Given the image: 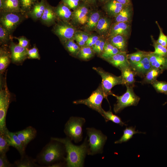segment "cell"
<instances>
[{
    "label": "cell",
    "mask_w": 167,
    "mask_h": 167,
    "mask_svg": "<svg viewBox=\"0 0 167 167\" xmlns=\"http://www.w3.org/2000/svg\"><path fill=\"white\" fill-rule=\"evenodd\" d=\"M14 38L18 41V44L20 46L25 48L28 49L30 45V41L24 36L19 37H14Z\"/></svg>",
    "instance_id": "cell-48"
},
{
    "label": "cell",
    "mask_w": 167,
    "mask_h": 167,
    "mask_svg": "<svg viewBox=\"0 0 167 167\" xmlns=\"http://www.w3.org/2000/svg\"><path fill=\"white\" fill-rule=\"evenodd\" d=\"M62 45L70 55L76 58L81 47L75 42V40H68Z\"/></svg>",
    "instance_id": "cell-33"
},
{
    "label": "cell",
    "mask_w": 167,
    "mask_h": 167,
    "mask_svg": "<svg viewBox=\"0 0 167 167\" xmlns=\"http://www.w3.org/2000/svg\"><path fill=\"white\" fill-rule=\"evenodd\" d=\"M106 39L103 37L100 44L94 50V52L98 56L100 57L103 53Z\"/></svg>",
    "instance_id": "cell-50"
},
{
    "label": "cell",
    "mask_w": 167,
    "mask_h": 167,
    "mask_svg": "<svg viewBox=\"0 0 167 167\" xmlns=\"http://www.w3.org/2000/svg\"><path fill=\"white\" fill-rule=\"evenodd\" d=\"M91 33L78 29L75 33L73 39L74 40L75 39H78L85 42L86 44Z\"/></svg>",
    "instance_id": "cell-44"
},
{
    "label": "cell",
    "mask_w": 167,
    "mask_h": 167,
    "mask_svg": "<svg viewBox=\"0 0 167 167\" xmlns=\"http://www.w3.org/2000/svg\"><path fill=\"white\" fill-rule=\"evenodd\" d=\"M54 8L47 2L44 12L40 20L41 23L48 27L53 26L58 20Z\"/></svg>",
    "instance_id": "cell-16"
},
{
    "label": "cell",
    "mask_w": 167,
    "mask_h": 167,
    "mask_svg": "<svg viewBox=\"0 0 167 167\" xmlns=\"http://www.w3.org/2000/svg\"><path fill=\"white\" fill-rule=\"evenodd\" d=\"M14 167V164H11L8 160L6 154L0 155V167Z\"/></svg>",
    "instance_id": "cell-49"
},
{
    "label": "cell",
    "mask_w": 167,
    "mask_h": 167,
    "mask_svg": "<svg viewBox=\"0 0 167 167\" xmlns=\"http://www.w3.org/2000/svg\"><path fill=\"white\" fill-rule=\"evenodd\" d=\"M38 154L35 159L39 164L49 167L63 159L65 148L64 145L59 142L51 139Z\"/></svg>",
    "instance_id": "cell-2"
},
{
    "label": "cell",
    "mask_w": 167,
    "mask_h": 167,
    "mask_svg": "<svg viewBox=\"0 0 167 167\" xmlns=\"http://www.w3.org/2000/svg\"><path fill=\"white\" fill-rule=\"evenodd\" d=\"M156 91L159 93L166 94L167 93V82L156 80L151 84Z\"/></svg>",
    "instance_id": "cell-41"
},
{
    "label": "cell",
    "mask_w": 167,
    "mask_h": 167,
    "mask_svg": "<svg viewBox=\"0 0 167 167\" xmlns=\"http://www.w3.org/2000/svg\"><path fill=\"white\" fill-rule=\"evenodd\" d=\"M148 55L138 62L130 63V66L135 72L136 75L142 78H143L147 72L152 67Z\"/></svg>",
    "instance_id": "cell-19"
},
{
    "label": "cell",
    "mask_w": 167,
    "mask_h": 167,
    "mask_svg": "<svg viewBox=\"0 0 167 167\" xmlns=\"http://www.w3.org/2000/svg\"><path fill=\"white\" fill-rule=\"evenodd\" d=\"M151 37L153 43V46L155 49L153 53L159 55L167 57V48L158 43L152 36Z\"/></svg>",
    "instance_id": "cell-40"
},
{
    "label": "cell",
    "mask_w": 167,
    "mask_h": 167,
    "mask_svg": "<svg viewBox=\"0 0 167 167\" xmlns=\"http://www.w3.org/2000/svg\"><path fill=\"white\" fill-rule=\"evenodd\" d=\"M126 87V91L122 95L118 96L113 93L112 95L117 100L113 107V111L115 113L120 112L127 107L136 106L140 101V98L135 93L133 87L127 85Z\"/></svg>",
    "instance_id": "cell-8"
},
{
    "label": "cell",
    "mask_w": 167,
    "mask_h": 167,
    "mask_svg": "<svg viewBox=\"0 0 167 167\" xmlns=\"http://www.w3.org/2000/svg\"><path fill=\"white\" fill-rule=\"evenodd\" d=\"M133 14L132 4L125 6L117 15L113 19V22L131 23Z\"/></svg>",
    "instance_id": "cell-26"
},
{
    "label": "cell",
    "mask_w": 167,
    "mask_h": 167,
    "mask_svg": "<svg viewBox=\"0 0 167 167\" xmlns=\"http://www.w3.org/2000/svg\"><path fill=\"white\" fill-rule=\"evenodd\" d=\"M148 56L152 67L160 69L163 71L167 70V57L159 55L152 52H149Z\"/></svg>",
    "instance_id": "cell-25"
},
{
    "label": "cell",
    "mask_w": 167,
    "mask_h": 167,
    "mask_svg": "<svg viewBox=\"0 0 167 167\" xmlns=\"http://www.w3.org/2000/svg\"><path fill=\"white\" fill-rule=\"evenodd\" d=\"M95 54L92 48L84 46L81 47L76 58L83 61H88L92 58Z\"/></svg>",
    "instance_id": "cell-35"
},
{
    "label": "cell",
    "mask_w": 167,
    "mask_h": 167,
    "mask_svg": "<svg viewBox=\"0 0 167 167\" xmlns=\"http://www.w3.org/2000/svg\"><path fill=\"white\" fill-rule=\"evenodd\" d=\"M85 3L88 5L93 8H97L98 3L97 0H81Z\"/></svg>",
    "instance_id": "cell-51"
},
{
    "label": "cell",
    "mask_w": 167,
    "mask_h": 167,
    "mask_svg": "<svg viewBox=\"0 0 167 167\" xmlns=\"http://www.w3.org/2000/svg\"><path fill=\"white\" fill-rule=\"evenodd\" d=\"M0 11L21 12L19 0H0Z\"/></svg>",
    "instance_id": "cell-28"
},
{
    "label": "cell",
    "mask_w": 167,
    "mask_h": 167,
    "mask_svg": "<svg viewBox=\"0 0 167 167\" xmlns=\"http://www.w3.org/2000/svg\"><path fill=\"white\" fill-rule=\"evenodd\" d=\"M163 71L160 69L152 67L143 77L141 83L151 84Z\"/></svg>",
    "instance_id": "cell-30"
},
{
    "label": "cell",
    "mask_w": 167,
    "mask_h": 167,
    "mask_svg": "<svg viewBox=\"0 0 167 167\" xmlns=\"http://www.w3.org/2000/svg\"><path fill=\"white\" fill-rule=\"evenodd\" d=\"M54 11L58 19L68 22L71 20L73 11L62 2L54 7Z\"/></svg>",
    "instance_id": "cell-23"
},
{
    "label": "cell",
    "mask_w": 167,
    "mask_h": 167,
    "mask_svg": "<svg viewBox=\"0 0 167 167\" xmlns=\"http://www.w3.org/2000/svg\"><path fill=\"white\" fill-rule=\"evenodd\" d=\"M98 3L102 6L109 0H97Z\"/></svg>",
    "instance_id": "cell-53"
},
{
    "label": "cell",
    "mask_w": 167,
    "mask_h": 167,
    "mask_svg": "<svg viewBox=\"0 0 167 167\" xmlns=\"http://www.w3.org/2000/svg\"><path fill=\"white\" fill-rule=\"evenodd\" d=\"M21 12L27 15L39 0H19Z\"/></svg>",
    "instance_id": "cell-38"
},
{
    "label": "cell",
    "mask_w": 167,
    "mask_h": 167,
    "mask_svg": "<svg viewBox=\"0 0 167 167\" xmlns=\"http://www.w3.org/2000/svg\"><path fill=\"white\" fill-rule=\"evenodd\" d=\"M113 23V19L102 15L99 19L95 31L100 36L107 39Z\"/></svg>",
    "instance_id": "cell-14"
},
{
    "label": "cell",
    "mask_w": 167,
    "mask_h": 167,
    "mask_svg": "<svg viewBox=\"0 0 167 167\" xmlns=\"http://www.w3.org/2000/svg\"><path fill=\"white\" fill-rule=\"evenodd\" d=\"M0 75V132L8 130L6 126L7 113L11 101V96L7 87L6 78Z\"/></svg>",
    "instance_id": "cell-3"
},
{
    "label": "cell",
    "mask_w": 167,
    "mask_h": 167,
    "mask_svg": "<svg viewBox=\"0 0 167 167\" xmlns=\"http://www.w3.org/2000/svg\"><path fill=\"white\" fill-rule=\"evenodd\" d=\"M125 6L116 0H109L102 6V8L106 15L113 19Z\"/></svg>",
    "instance_id": "cell-17"
},
{
    "label": "cell",
    "mask_w": 167,
    "mask_h": 167,
    "mask_svg": "<svg viewBox=\"0 0 167 167\" xmlns=\"http://www.w3.org/2000/svg\"><path fill=\"white\" fill-rule=\"evenodd\" d=\"M128 37L122 35H117L106 39L120 51L126 52Z\"/></svg>",
    "instance_id": "cell-27"
},
{
    "label": "cell",
    "mask_w": 167,
    "mask_h": 167,
    "mask_svg": "<svg viewBox=\"0 0 167 167\" xmlns=\"http://www.w3.org/2000/svg\"><path fill=\"white\" fill-rule=\"evenodd\" d=\"M93 70L99 75L102 78L101 85L104 91L105 98L107 99L109 95H112L113 93L111 89L117 85H124L121 75L116 76L111 73L105 71L100 67H93Z\"/></svg>",
    "instance_id": "cell-7"
},
{
    "label": "cell",
    "mask_w": 167,
    "mask_h": 167,
    "mask_svg": "<svg viewBox=\"0 0 167 167\" xmlns=\"http://www.w3.org/2000/svg\"><path fill=\"white\" fill-rule=\"evenodd\" d=\"M26 148L28 144L36 136V130L32 126H29L22 130L15 132Z\"/></svg>",
    "instance_id": "cell-22"
},
{
    "label": "cell",
    "mask_w": 167,
    "mask_h": 167,
    "mask_svg": "<svg viewBox=\"0 0 167 167\" xmlns=\"http://www.w3.org/2000/svg\"><path fill=\"white\" fill-rule=\"evenodd\" d=\"M102 116L104 118L106 122L111 121L122 126L124 125H126L122 121L121 119L118 116L113 114L110 109L107 111L103 109Z\"/></svg>",
    "instance_id": "cell-36"
},
{
    "label": "cell",
    "mask_w": 167,
    "mask_h": 167,
    "mask_svg": "<svg viewBox=\"0 0 167 167\" xmlns=\"http://www.w3.org/2000/svg\"><path fill=\"white\" fill-rule=\"evenodd\" d=\"M11 62L9 45H1L0 47V74H3Z\"/></svg>",
    "instance_id": "cell-21"
},
{
    "label": "cell",
    "mask_w": 167,
    "mask_h": 167,
    "mask_svg": "<svg viewBox=\"0 0 167 167\" xmlns=\"http://www.w3.org/2000/svg\"><path fill=\"white\" fill-rule=\"evenodd\" d=\"M86 130L88 137V154L93 155L102 153L107 136L101 131L94 128H87Z\"/></svg>",
    "instance_id": "cell-4"
},
{
    "label": "cell",
    "mask_w": 167,
    "mask_h": 167,
    "mask_svg": "<svg viewBox=\"0 0 167 167\" xmlns=\"http://www.w3.org/2000/svg\"><path fill=\"white\" fill-rule=\"evenodd\" d=\"M156 23L160 30L159 36L157 40L156 41V42L164 47L167 48V36L164 33L158 23L156 21Z\"/></svg>",
    "instance_id": "cell-45"
},
{
    "label": "cell",
    "mask_w": 167,
    "mask_h": 167,
    "mask_svg": "<svg viewBox=\"0 0 167 167\" xmlns=\"http://www.w3.org/2000/svg\"><path fill=\"white\" fill-rule=\"evenodd\" d=\"M10 146L7 141L5 132H0V155L6 154Z\"/></svg>",
    "instance_id": "cell-42"
},
{
    "label": "cell",
    "mask_w": 167,
    "mask_h": 167,
    "mask_svg": "<svg viewBox=\"0 0 167 167\" xmlns=\"http://www.w3.org/2000/svg\"><path fill=\"white\" fill-rule=\"evenodd\" d=\"M102 13L97 8L93 9L87 22L79 30L89 33L95 31L99 20L103 15Z\"/></svg>",
    "instance_id": "cell-15"
},
{
    "label": "cell",
    "mask_w": 167,
    "mask_h": 167,
    "mask_svg": "<svg viewBox=\"0 0 167 167\" xmlns=\"http://www.w3.org/2000/svg\"><path fill=\"white\" fill-rule=\"evenodd\" d=\"M124 85L134 87L135 82V77L136 75L135 72L130 66L125 67L120 70Z\"/></svg>",
    "instance_id": "cell-29"
},
{
    "label": "cell",
    "mask_w": 167,
    "mask_h": 167,
    "mask_svg": "<svg viewBox=\"0 0 167 167\" xmlns=\"http://www.w3.org/2000/svg\"><path fill=\"white\" fill-rule=\"evenodd\" d=\"M93 9L83 2L79 7L73 11L70 22L78 29H79L87 21Z\"/></svg>",
    "instance_id": "cell-11"
},
{
    "label": "cell",
    "mask_w": 167,
    "mask_h": 167,
    "mask_svg": "<svg viewBox=\"0 0 167 167\" xmlns=\"http://www.w3.org/2000/svg\"><path fill=\"white\" fill-rule=\"evenodd\" d=\"M137 133L145 134V133L136 131L135 128L132 126L126 127L123 131V135L121 137L119 140L115 141L114 143L118 144L126 142L132 138L134 134Z\"/></svg>",
    "instance_id": "cell-34"
},
{
    "label": "cell",
    "mask_w": 167,
    "mask_h": 167,
    "mask_svg": "<svg viewBox=\"0 0 167 167\" xmlns=\"http://www.w3.org/2000/svg\"><path fill=\"white\" fill-rule=\"evenodd\" d=\"M106 61L120 70L123 67L130 66L126 52H120Z\"/></svg>",
    "instance_id": "cell-18"
},
{
    "label": "cell",
    "mask_w": 167,
    "mask_h": 167,
    "mask_svg": "<svg viewBox=\"0 0 167 167\" xmlns=\"http://www.w3.org/2000/svg\"><path fill=\"white\" fill-rule=\"evenodd\" d=\"M47 2V0H41L36 2L27 14L28 17L31 18L34 21L40 20L44 12Z\"/></svg>",
    "instance_id": "cell-24"
},
{
    "label": "cell",
    "mask_w": 167,
    "mask_h": 167,
    "mask_svg": "<svg viewBox=\"0 0 167 167\" xmlns=\"http://www.w3.org/2000/svg\"><path fill=\"white\" fill-rule=\"evenodd\" d=\"M105 96L101 84L87 98L80 99L73 102L75 104H83L99 113L101 115L103 109L101 107L102 101Z\"/></svg>",
    "instance_id": "cell-10"
},
{
    "label": "cell",
    "mask_w": 167,
    "mask_h": 167,
    "mask_svg": "<svg viewBox=\"0 0 167 167\" xmlns=\"http://www.w3.org/2000/svg\"><path fill=\"white\" fill-rule=\"evenodd\" d=\"M85 118L80 117H71L66 123L64 131L67 137L75 143L82 140V127L85 122Z\"/></svg>",
    "instance_id": "cell-6"
},
{
    "label": "cell",
    "mask_w": 167,
    "mask_h": 167,
    "mask_svg": "<svg viewBox=\"0 0 167 167\" xmlns=\"http://www.w3.org/2000/svg\"><path fill=\"white\" fill-rule=\"evenodd\" d=\"M166 94H167V93H166Z\"/></svg>",
    "instance_id": "cell-54"
},
{
    "label": "cell",
    "mask_w": 167,
    "mask_h": 167,
    "mask_svg": "<svg viewBox=\"0 0 167 167\" xmlns=\"http://www.w3.org/2000/svg\"><path fill=\"white\" fill-rule=\"evenodd\" d=\"M149 52L141 50L127 54V57L130 63H136L140 61L143 58L148 56Z\"/></svg>",
    "instance_id": "cell-37"
},
{
    "label": "cell",
    "mask_w": 167,
    "mask_h": 167,
    "mask_svg": "<svg viewBox=\"0 0 167 167\" xmlns=\"http://www.w3.org/2000/svg\"><path fill=\"white\" fill-rule=\"evenodd\" d=\"M118 2L125 6L131 5V0H116Z\"/></svg>",
    "instance_id": "cell-52"
},
{
    "label": "cell",
    "mask_w": 167,
    "mask_h": 167,
    "mask_svg": "<svg viewBox=\"0 0 167 167\" xmlns=\"http://www.w3.org/2000/svg\"><path fill=\"white\" fill-rule=\"evenodd\" d=\"M28 58L40 60L41 57L39 54L38 48L36 45L30 49H28Z\"/></svg>",
    "instance_id": "cell-46"
},
{
    "label": "cell",
    "mask_w": 167,
    "mask_h": 167,
    "mask_svg": "<svg viewBox=\"0 0 167 167\" xmlns=\"http://www.w3.org/2000/svg\"><path fill=\"white\" fill-rule=\"evenodd\" d=\"M100 37V36L97 33L94 34L93 32H92L84 46L92 48Z\"/></svg>",
    "instance_id": "cell-47"
},
{
    "label": "cell",
    "mask_w": 167,
    "mask_h": 167,
    "mask_svg": "<svg viewBox=\"0 0 167 167\" xmlns=\"http://www.w3.org/2000/svg\"><path fill=\"white\" fill-rule=\"evenodd\" d=\"M12 35L8 31L0 24V45H9L12 40Z\"/></svg>",
    "instance_id": "cell-39"
},
{
    "label": "cell",
    "mask_w": 167,
    "mask_h": 167,
    "mask_svg": "<svg viewBox=\"0 0 167 167\" xmlns=\"http://www.w3.org/2000/svg\"><path fill=\"white\" fill-rule=\"evenodd\" d=\"M120 52L106 39L104 51L100 57L106 61L113 55Z\"/></svg>",
    "instance_id": "cell-32"
},
{
    "label": "cell",
    "mask_w": 167,
    "mask_h": 167,
    "mask_svg": "<svg viewBox=\"0 0 167 167\" xmlns=\"http://www.w3.org/2000/svg\"><path fill=\"white\" fill-rule=\"evenodd\" d=\"M131 32V23L113 22L107 39L117 35H122L129 38Z\"/></svg>",
    "instance_id": "cell-13"
},
{
    "label": "cell",
    "mask_w": 167,
    "mask_h": 167,
    "mask_svg": "<svg viewBox=\"0 0 167 167\" xmlns=\"http://www.w3.org/2000/svg\"><path fill=\"white\" fill-rule=\"evenodd\" d=\"M5 134L7 141L9 146L16 149L21 156L25 155L26 148L15 132H11L7 130L5 132Z\"/></svg>",
    "instance_id": "cell-20"
},
{
    "label": "cell",
    "mask_w": 167,
    "mask_h": 167,
    "mask_svg": "<svg viewBox=\"0 0 167 167\" xmlns=\"http://www.w3.org/2000/svg\"><path fill=\"white\" fill-rule=\"evenodd\" d=\"M28 18L21 12L0 11V24L11 35L18 26Z\"/></svg>",
    "instance_id": "cell-5"
},
{
    "label": "cell",
    "mask_w": 167,
    "mask_h": 167,
    "mask_svg": "<svg viewBox=\"0 0 167 167\" xmlns=\"http://www.w3.org/2000/svg\"><path fill=\"white\" fill-rule=\"evenodd\" d=\"M61 1L73 11L77 9L83 2L81 0H61Z\"/></svg>",
    "instance_id": "cell-43"
},
{
    "label": "cell",
    "mask_w": 167,
    "mask_h": 167,
    "mask_svg": "<svg viewBox=\"0 0 167 167\" xmlns=\"http://www.w3.org/2000/svg\"><path fill=\"white\" fill-rule=\"evenodd\" d=\"M11 58V62L17 65H21L28 58V51L25 48L14 42L12 40L9 44Z\"/></svg>",
    "instance_id": "cell-12"
},
{
    "label": "cell",
    "mask_w": 167,
    "mask_h": 167,
    "mask_svg": "<svg viewBox=\"0 0 167 167\" xmlns=\"http://www.w3.org/2000/svg\"><path fill=\"white\" fill-rule=\"evenodd\" d=\"M77 30L70 22L58 19L53 26L51 31L57 36L62 44L68 40H74L75 33Z\"/></svg>",
    "instance_id": "cell-9"
},
{
    "label": "cell",
    "mask_w": 167,
    "mask_h": 167,
    "mask_svg": "<svg viewBox=\"0 0 167 167\" xmlns=\"http://www.w3.org/2000/svg\"><path fill=\"white\" fill-rule=\"evenodd\" d=\"M51 139L62 143L67 153L64 161L68 167H81L83 166L84 160L88 154V145L87 137L80 145L74 144L71 140L67 137L64 138L51 137Z\"/></svg>",
    "instance_id": "cell-1"
},
{
    "label": "cell",
    "mask_w": 167,
    "mask_h": 167,
    "mask_svg": "<svg viewBox=\"0 0 167 167\" xmlns=\"http://www.w3.org/2000/svg\"><path fill=\"white\" fill-rule=\"evenodd\" d=\"M35 159L32 158L25 154L21 156L20 159L16 161L14 164V167H39L36 163Z\"/></svg>",
    "instance_id": "cell-31"
}]
</instances>
